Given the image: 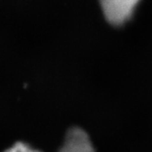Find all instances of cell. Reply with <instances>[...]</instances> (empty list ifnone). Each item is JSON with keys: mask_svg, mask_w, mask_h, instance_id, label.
<instances>
[{"mask_svg": "<svg viewBox=\"0 0 152 152\" xmlns=\"http://www.w3.org/2000/svg\"><path fill=\"white\" fill-rule=\"evenodd\" d=\"M140 0H100L107 20L119 26L129 20Z\"/></svg>", "mask_w": 152, "mask_h": 152, "instance_id": "6da1fadb", "label": "cell"}, {"mask_svg": "<svg viewBox=\"0 0 152 152\" xmlns=\"http://www.w3.org/2000/svg\"><path fill=\"white\" fill-rule=\"evenodd\" d=\"M58 152H96L86 132L80 128L68 131L63 146Z\"/></svg>", "mask_w": 152, "mask_h": 152, "instance_id": "7a4b0ae2", "label": "cell"}, {"mask_svg": "<svg viewBox=\"0 0 152 152\" xmlns=\"http://www.w3.org/2000/svg\"><path fill=\"white\" fill-rule=\"evenodd\" d=\"M4 152H42L37 149H34L33 147L30 146L28 144L24 142H18L15 144L13 146L6 150Z\"/></svg>", "mask_w": 152, "mask_h": 152, "instance_id": "3957f363", "label": "cell"}]
</instances>
